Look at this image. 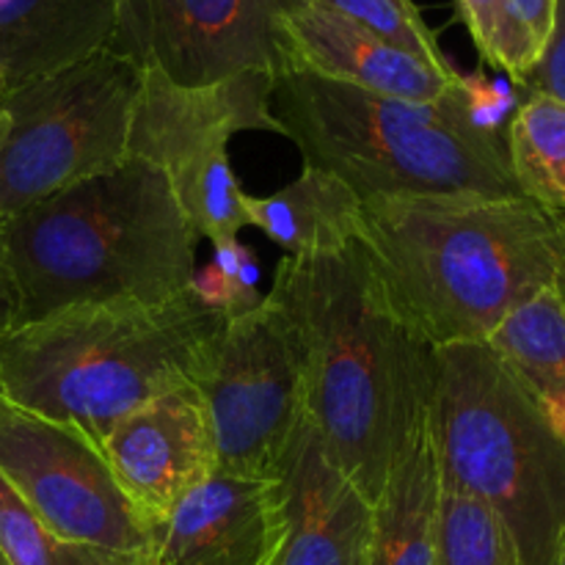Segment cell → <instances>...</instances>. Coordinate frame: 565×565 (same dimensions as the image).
<instances>
[{"label":"cell","instance_id":"1","mask_svg":"<svg viewBox=\"0 0 565 565\" xmlns=\"http://www.w3.org/2000/svg\"><path fill=\"white\" fill-rule=\"evenodd\" d=\"M268 296L298 331L320 445L373 502L408 430L430 412L436 348L397 318L359 243L285 257Z\"/></svg>","mask_w":565,"mask_h":565},{"label":"cell","instance_id":"2","mask_svg":"<svg viewBox=\"0 0 565 565\" xmlns=\"http://www.w3.org/2000/svg\"><path fill=\"white\" fill-rule=\"evenodd\" d=\"M359 246L397 318L430 348L486 342L544 287L565 296V215L527 196L364 199Z\"/></svg>","mask_w":565,"mask_h":565},{"label":"cell","instance_id":"3","mask_svg":"<svg viewBox=\"0 0 565 565\" xmlns=\"http://www.w3.org/2000/svg\"><path fill=\"white\" fill-rule=\"evenodd\" d=\"M199 235L158 166L127 158L0 221L17 326L75 303H163L191 285Z\"/></svg>","mask_w":565,"mask_h":565},{"label":"cell","instance_id":"4","mask_svg":"<svg viewBox=\"0 0 565 565\" xmlns=\"http://www.w3.org/2000/svg\"><path fill=\"white\" fill-rule=\"evenodd\" d=\"M224 323L191 287L163 303H75L0 342V395L99 447L138 406L193 384Z\"/></svg>","mask_w":565,"mask_h":565},{"label":"cell","instance_id":"5","mask_svg":"<svg viewBox=\"0 0 565 565\" xmlns=\"http://www.w3.org/2000/svg\"><path fill=\"white\" fill-rule=\"evenodd\" d=\"M274 116L303 163L337 174L362 202L430 193L522 196L505 132L478 119L469 77L447 97L419 103L281 70Z\"/></svg>","mask_w":565,"mask_h":565},{"label":"cell","instance_id":"6","mask_svg":"<svg viewBox=\"0 0 565 565\" xmlns=\"http://www.w3.org/2000/svg\"><path fill=\"white\" fill-rule=\"evenodd\" d=\"M430 434L441 486L489 505L522 565H555L565 445L486 342L436 348Z\"/></svg>","mask_w":565,"mask_h":565},{"label":"cell","instance_id":"7","mask_svg":"<svg viewBox=\"0 0 565 565\" xmlns=\"http://www.w3.org/2000/svg\"><path fill=\"white\" fill-rule=\"evenodd\" d=\"M141 66L110 47L0 97V221L127 160Z\"/></svg>","mask_w":565,"mask_h":565},{"label":"cell","instance_id":"8","mask_svg":"<svg viewBox=\"0 0 565 565\" xmlns=\"http://www.w3.org/2000/svg\"><path fill=\"white\" fill-rule=\"evenodd\" d=\"M193 384L207 406L218 472L285 480L309 425L303 351L285 307L263 296L226 320Z\"/></svg>","mask_w":565,"mask_h":565},{"label":"cell","instance_id":"9","mask_svg":"<svg viewBox=\"0 0 565 565\" xmlns=\"http://www.w3.org/2000/svg\"><path fill=\"white\" fill-rule=\"evenodd\" d=\"M0 475L55 535L121 555H152L154 530L132 511L103 450L70 425L0 395Z\"/></svg>","mask_w":565,"mask_h":565},{"label":"cell","instance_id":"10","mask_svg":"<svg viewBox=\"0 0 565 565\" xmlns=\"http://www.w3.org/2000/svg\"><path fill=\"white\" fill-rule=\"evenodd\" d=\"M292 0H119L108 47L180 86L279 75L276 17Z\"/></svg>","mask_w":565,"mask_h":565},{"label":"cell","instance_id":"11","mask_svg":"<svg viewBox=\"0 0 565 565\" xmlns=\"http://www.w3.org/2000/svg\"><path fill=\"white\" fill-rule=\"evenodd\" d=\"M274 83L276 75L268 72H243L207 86H180L158 70H141L127 158L147 160L163 177H174L226 154L237 132H281L274 116Z\"/></svg>","mask_w":565,"mask_h":565},{"label":"cell","instance_id":"12","mask_svg":"<svg viewBox=\"0 0 565 565\" xmlns=\"http://www.w3.org/2000/svg\"><path fill=\"white\" fill-rule=\"evenodd\" d=\"M99 450L125 500L154 533L188 494L218 472L207 406L196 384L138 406L105 434Z\"/></svg>","mask_w":565,"mask_h":565},{"label":"cell","instance_id":"13","mask_svg":"<svg viewBox=\"0 0 565 565\" xmlns=\"http://www.w3.org/2000/svg\"><path fill=\"white\" fill-rule=\"evenodd\" d=\"M281 70H301L386 97L436 103L461 83L456 66H434L384 42L318 0H292L276 17ZM279 70V72H281Z\"/></svg>","mask_w":565,"mask_h":565},{"label":"cell","instance_id":"14","mask_svg":"<svg viewBox=\"0 0 565 565\" xmlns=\"http://www.w3.org/2000/svg\"><path fill=\"white\" fill-rule=\"evenodd\" d=\"M287 483L215 472L154 533L149 565H281Z\"/></svg>","mask_w":565,"mask_h":565},{"label":"cell","instance_id":"15","mask_svg":"<svg viewBox=\"0 0 565 565\" xmlns=\"http://www.w3.org/2000/svg\"><path fill=\"white\" fill-rule=\"evenodd\" d=\"M287 544L281 565H367L373 502L337 467L312 423L287 469Z\"/></svg>","mask_w":565,"mask_h":565},{"label":"cell","instance_id":"16","mask_svg":"<svg viewBox=\"0 0 565 565\" xmlns=\"http://www.w3.org/2000/svg\"><path fill=\"white\" fill-rule=\"evenodd\" d=\"M116 14L119 0H0L6 92L108 47Z\"/></svg>","mask_w":565,"mask_h":565},{"label":"cell","instance_id":"17","mask_svg":"<svg viewBox=\"0 0 565 565\" xmlns=\"http://www.w3.org/2000/svg\"><path fill=\"white\" fill-rule=\"evenodd\" d=\"M441 472L430 412L417 419L373 500L367 565H436Z\"/></svg>","mask_w":565,"mask_h":565},{"label":"cell","instance_id":"18","mask_svg":"<svg viewBox=\"0 0 565 565\" xmlns=\"http://www.w3.org/2000/svg\"><path fill=\"white\" fill-rule=\"evenodd\" d=\"M248 224L287 257L340 254L362 232V196L337 174L303 163L301 174L270 196H246Z\"/></svg>","mask_w":565,"mask_h":565},{"label":"cell","instance_id":"19","mask_svg":"<svg viewBox=\"0 0 565 565\" xmlns=\"http://www.w3.org/2000/svg\"><path fill=\"white\" fill-rule=\"evenodd\" d=\"M486 345L565 445V296L544 287L500 320Z\"/></svg>","mask_w":565,"mask_h":565},{"label":"cell","instance_id":"20","mask_svg":"<svg viewBox=\"0 0 565 565\" xmlns=\"http://www.w3.org/2000/svg\"><path fill=\"white\" fill-rule=\"evenodd\" d=\"M505 149L519 193L565 215V103L524 92L505 125Z\"/></svg>","mask_w":565,"mask_h":565},{"label":"cell","instance_id":"21","mask_svg":"<svg viewBox=\"0 0 565 565\" xmlns=\"http://www.w3.org/2000/svg\"><path fill=\"white\" fill-rule=\"evenodd\" d=\"M0 555L9 565H149V557L121 555L81 544L44 527L0 475Z\"/></svg>","mask_w":565,"mask_h":565},{"label":"cell","instance_id":"22","mask_svg":"<svg viewBox=\"0 0 565 565\" xmlns=\"http://www.w3.org/2000/svg\"><path fill=\"white\" fill-rule=\"evenodd\" d=\"M436 565H522L511 533L489 505L441 486Z\"/></svg>","mask_w":565,"mask_h":565},{"label":"cell","instance_id":"23","mask_svg":"<svg viewBox=\"0 0 565 565\" xmlns=\"http://www.w3.org/2000/svg\"><path fill=\"white\" fill-rule=\"evenodd\" d=\"M461 22L467 25L480 58L502 70L516 86L524 88L541 44L530 33L513 0H456Z\"/></svg>","mask_w":565,"mask_h":565},{"label":"cell","instance_id":"24","mask_svg":"<svg viewBox=\"0 0 565 565\" xmlns=\"http://www.w3.org/2000/svg\"><path fill=\"white\" fill-rule=\"evenodd\" d=\"M318 3L329 6L337 14L348 17L384 42L395 44L428 64L452 66L441 50L439 36L425 22L423 11L417 9L414 0H318Z\"/></svg>","mask_w":565,"mask_h":565},{"label":"cell","instance_id":"25","mask_svg":"<svg viewBox=\"0 0 565 565\" xmlns=\"http://www.w3.org/2000/svg\"><path fill=\"white\" fill-rule=\"evenodd\" d=\"M257 259L252 248L243 243L230 241L218 243L213 263L207 268H196L191 276V290L202 298L207 307L218 309L226 320L259 307L263 296L257 290Z\"/></svg>","mask_w":565,"mask_h":565},{"label":"cell","instance_id":"26","mask_svg":"<svg viewBox=\"0 0 565 565\" xmlns=\"http://www.w3.org/2000/svg\"><path fill=\"white\" fill-rule=\"evenodd\" d=\"M524 92H544L565 103V0H555L552 31L524 83Z\"/></svg>","mask_w":565,"mask_h":565},{"label":"cell","instance_id":"27","mask_svg":"<svg viewBox=\"0 0 565 565\" xmlns=\"http://www.w3.org/2000/svg\"><path fill=\"white\" fill-rule=\"evenodd\" d=\"M522 14V20L527 22L530 33L535 36V42L544 50L546 36L552 31V14H555V0H513Z\"/></svg>","mask_w":565,"mask_h":565},{"label":"cell","instance_id":"28","mask_svg":"<svg viewBox=\"0 0 565 565\" xmlns=\"http://www.w3.org/2000/svg\"><path fill=\"white\" fill-rule=\"evenodd\" d=\"M17 329V296L11 287L9 270L3 265V254H0V342Z\"/></svg>","mask_w":565,"mask_h":565},{"label":"cell","instance_id":"29","mask_svg":"<svg viewBox=\"0 0 565 565\" xmlns=\"http://www.w3.org/2000/svg\"><path fill=\"white\" fill-rule=\"evenodd\" d=\"M555 565H565V530H563L561 546H557V557H555Z\"/></svg>","mask_w":565,"mask_h":565},{"label":"cell","instance_id":"30","mask_svg":"<svg viewBox=\"0 0 565 565\" xmlns=\"http://www.w3.org/2000/svg\"><path fill=\"white\" fill-rule=\"evenodd\" d=\"M3 92H6V83H3V72H0V97H3Z\"/></svg>","mask_w":565,"mask_h":565},{"label":"cell","instance_id":"31","mask_svg":"<svg viewBox=\"0 0 565 565\" xmlns=\"http://www.w3.org/2000/svg\"><path fill=\"white\" fill-rule=\"evenodd\" d=\"M0 565H9V563H6V561H3V555H0Z\"/></svg>","mask_w":565,"mask_h":565}]
</instances>
